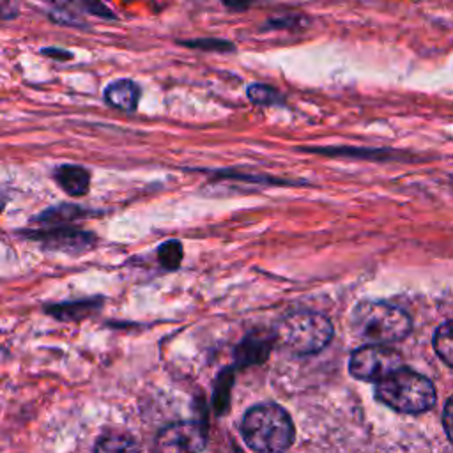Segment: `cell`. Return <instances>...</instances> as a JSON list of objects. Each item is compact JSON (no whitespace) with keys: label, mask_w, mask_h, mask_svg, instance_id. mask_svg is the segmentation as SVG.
I'll use <instances>...</instances> for the list:
<instances>
[{"label":"cell","mask_w":453,"mask_h":453,"mask_svg":"<svg viewBox=\"0 0 453 453\" xmlns=\"http://www.w3.org/2000/svg\"><path fill=\"white\" fill-rule=\"evenodd\" d=\"M244 442L257 453H283L296 437L288 412L276 403H257L250 407L241 423Z\"/></svg>","instance_id":"6da1fadb"},{"label":"cell","mask_w":453,"mask_h":453,"mask_svg":"<svg viewBox=\"0 0 453 453\" xmlns=\"http://www.w3.org/2000/svg\"><path fill=\"white\" fill-rule=\"evenodd\" d=\"M333 338L331 320L315 311H294L285 315L274 331V343L296 356L320 352Z\"/></svg>","instance_id":"7a4b0ae2"},{"label":"cell","mask_w":453,"mask_h":453,"mask_svg":"<svg viewBox=\"0 0 453 453\" xmlns=\"http://www.w3.org/2000/svg\"><path fill=\"white\" fill-rule=\"evenodd\" d=\"M354 333L377 345L403 340L411 333L409 315L393 304L380 301H363L350 315Z\"/></svg>","instance_id":"3957f363"},{"label":"cell","mask_w":453,"mask_h":453,"mask_svg":"<svg viewBox=\"0 0 453 453\" xmlns=\"http://www.w3.org/2000/svg\"><path fill=\"white\" fill-rule=\"evenodd\" d=\"M375 396L398 412L418 414L435 403V388L425 375L402 366L377 382Z\"/></svg>","instance_id":"277c9868"},{"label":"cell","mask_w":453,"mask_h":453,"mask_svg":"<svg viewBox=\"0 0 453 453\" xmlns=\"http://www.w3.org/2000/svg\"><path fill=\"white\" fill-rule=\"evenodd\" d=\"M402 368V356L386 345H365L352 352L349 370L352 377L368 382H380Z\"/></svg>","instance_id":"5b68a950"},{"label":"cell","mask_w":453,"mask_h":453,"mask_svg":"<svg viewBox=\"0 0 453 453\" xmlns=\"http://www.w3.org/2000/svg\"><path fill=\"white\" fill-rule=\"evenodd\" d=\"M203 448L205 432L193 421L168 425L156 439V453H202Z\"/></svg>","instance_id":"8992f818"},{"label":"cell","mask_w":453,"mask_h":453,"mask_svg":"<svg viewBox=\"0 0 453 453\" xmlns=\"http://www.w3.org/2000/svg\"><path fill=\"white\" fill-rule=\"evenodd\" d=\"M30 237L39 241L42 246L58 250V251H83L94 244V237L88 232H80L73 228H64L57 226L51 230H39V232H30Z\"/></svg>","instance_id":"52a82bcc"},{"label":"cell","mask_w":453,"mask_h":453,"mask_svg":"<svg viewBox=\"0 0 453 453\" xmlns=\"http://www.w3.org/2000/svg\"><path fill=\"white\" fill-rule=\"evenodd\" d=\"M104 99L110 106L117 110L133 111L140 99V88L131 80H117L106 87Z\"/></svg>","instance_id":"ba28073f"},{"label":"cell","mask_w":453,"mask_h":453,"mask_svg":"<svg viewBox=\"0 0 453 453\" xmlns=\"http://www.w3.org/2000/svg\"><path fill=\"white\" fill-rule=\"evenodd\" d=\"M55 180L71 196H81L88 191L90 175L83 166L62 165L55 170Z\"/></svg>","instance_id":"9c48e42d"},{"label":"cell","mask_w":453,"mask_h":453,"mask_svg":"<svg viewBox=\"0 0 453 453\" xmlns=\"http://www.w3.org/2000/svg\"><path fill=\"white\" fill-rule=\"evenodd\" d=\"M269 338H258V336H248L237 349V361L239 365H253V363H262L271 349Z\"/></svg>","instance_id":"30bf717a"},{"label":"cell","mask_w":453,"mask_h":453,"mask_svg":"<svg viewBox=\"0 0 453 453\" xmlns=\"http://www.w3.org/2000/svg\"><path fill=\"white\" fill-rule=\"evenodd\" d=\"M94 453H142V448L129 435L111 434L97 441Z\"/></svg>","instance_id":"8fae6325"},{"label":"cell","mask_w":453,"mask_h":453,"mask_svg":"<svg viewBox=\"0 0 453 453\" xmlns=\"http://www.w3.org/2000/svg\"><path fill=\"white\" fill-rule=\"evenodd\" d=\"M434 347L439 357L446 365L453 366V320H448L442 326H439V329L435 331Z\"/></svg>","instance_id":"7c38bea8"},{"label":"cell","mask_w":453,"mask_h":453,"mask_svg":"<svg viewBox=\"0 0 453 453\" xmlns=\"http://www.w3.org/2000/svg\"><path fill=\"white\" fill-rule=\"evenodd\" d=\"M157 258L165 269H170V271L177 269L182 262V244L175 239L163 242L157 248Z\"/></svg>","instance_id":"4fadbf2b"},{"label":"cell","mask_w":453,"mask_h":453,"mask_svg":"<svg viewBox=\"0 0 453 453\" xmlns=\"http://www.w3.org/2000/svg\"><path fill=\"white\" fill-rule=\"evenodd\" d=\"M248 99L255 104H262V106H269V104H276L281 103V96L278 94L276 88L264 85V83H253L248 87Z\"/></svg>","instance_id":"5bb4252c"},{"label":"cell","mask_w":453,"mask_h":453,"mask_svg":"<svg viewBox=\"0 0 453 453\" xmlns=\"http://www.w3.org/2000/svg\"><path fill=\"white\" fill-rule=\"evenodd\" d=\"M87 214L85 211H81L80 207L76 205H58V207H53V209H48L46 212L41 214V221L44 223H60V221H69V219H74L78 216H83Z\"/></svg>","instance_id":"9a60e30c"},{"label":"cell","mask_w":453,"mask_h":453,"mask_svg":"<svg viewBox=\"0 0 453 453\" xmlns=\"http://www.w3.org/2000/svg\"><path fill=\"white\" fill-rule=\"evenodd\" d=\"M83 5L87 7V11L94 12L96 16H101V18H108V19H113L115 16L106 9V5L101 2V0H81Z\"/></svg>","instance_id":"2e32d148"},{"label":"cell","mask_w":453,"mask_h":453,"mask_svg":"<svg viewBox=\"0 0 453 453\" xmlns=\"http://www.w3.org/2000/svg\"><path fill=\"white\" fill-rule=\"evenodd\" d=\"M442 423H444V430H446L449 441L453 442V396H451V398L446 402V405H444Z\"/></svg>","instance_id":"e0dca14e"},{"label":"cell","mask_w":453,"mask_h":453,"mask_svg":"<svg viewBox=\"0 0 453 453\" xmlns=\"http://www.w3.org/2000/svg\"><path fill=\"white\" fill-rule=\"evenodd\" d=\"M188 46H196V48H207V50H226L232 48V44L225 41H216V39H205V41H195V42H186Z\"/></svg>","instance_id":"ac0fdd59"},{"label":"cell","mask_w":453,"mask_h":453,"mask_svg":"<svg viewBox=\"0 0 453 453\" xmlns=\"http://www.w3.org/2000/svg\"><path fill=\"white\" fill-rule=\"evenodd\" d=\"M251 2L253 0H221V4L232 11H244L251 5Z\"/></svg>","instance_id":"d6986e66"},{"label":"cell","mask_w":453,"mask_h":453,"mask_svg":"<svg viewBox=\"0 0 453 453\" xmlns=\"http://www.w3.org/2000/svg\"><path fill=\"white\" fill-rule=\"evenodd\" d=\"M44 55H50V57H57V58H71L73 55L67 53V51H58L55 48H46L44 50Z\"/></svg>","instance_id":"ffe728a7"},{"label":"cell","mask_w":453,"mask_h":453,"mask_svg":"<svg viewBox=\"0 0 453 453\" xmlns=\"http://www.w3.org/2000/svg\"><path fill=\"white\" fill-rule=\"evenodd\" d=\"M50 4H53V5H58V7H62V5H65L69 0H48Z\"/></svg>","instance_id":"44dd1931"}]
</instances>
